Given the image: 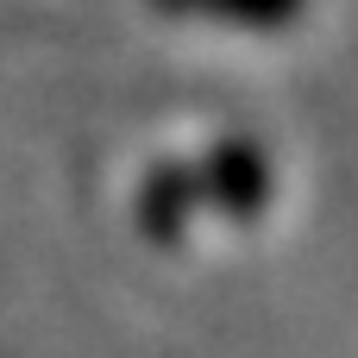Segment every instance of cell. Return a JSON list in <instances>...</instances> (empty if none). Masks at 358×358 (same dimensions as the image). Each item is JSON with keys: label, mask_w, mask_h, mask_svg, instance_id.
<instances>
[{"label": "cell", "mask_w": 358, "mask_h": 358, "mask_svg": "<svg viewBox=\"0 0 358 358\" xmlns=\"http://www.w3.org/2000/svg\"><path fill=\"white\" fill-rule=\"evenodd\" d=\"M195 164V189H201V208L220 214V220H258L277 176H271V151L252 138V132H233V138H214Z\"/></svg>", "instance_id": "6da1fadb"}, {"label": "cell", "mask_w": 358, "mask_h": 358, "mask_svg": "<svg viewBox=\"0 0 358 358\" xmlns=\"http://www.w3.org/2000/svg\"><path fill=\"white\" fill-rule=\"evenodd\" d=\"M201 189H195V164L189 157H170L157 170H145L138 195H132V227L151 239V245H176L195 220H201Z\"/></svg>", "instance_id": "7a4b0ae2"}, {"label": "cell", "mask_w": 358, "mask_h": 358, "mask_svg": "<svg viewBox=\"0 0 358 358\" xmlns=\"http://www.w3.org/2000/svg\"><path fill=\"white\" fill-rule=\"evenodd\" d=\"M170 19H208V25H239V31H283L308 13V0H151Z\"/></svg>", "instance_id": "3957f363"}]
</instances>
